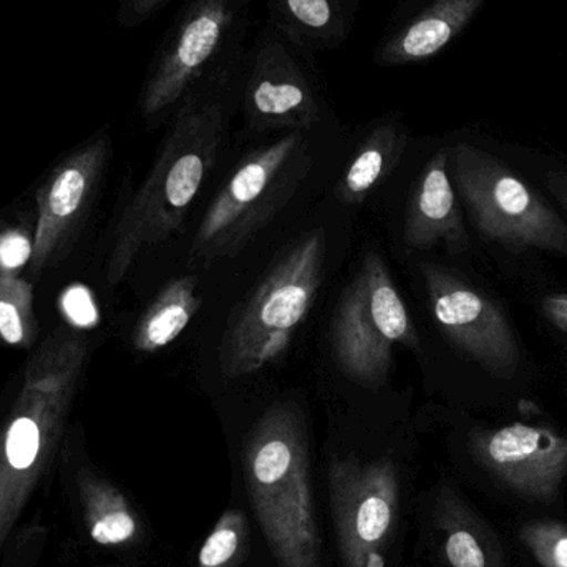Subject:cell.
I'll list each match as a JSON object with an SVG mask.
<instances>
[{"label":"cell","mask_w":567,"mask_h":567,"mask_svg":"<svg viewBox=\"0 0 567 567\" xmlns=\"http://www.w3.org/2000/svg\"><path fill=\"white\" fill-rule=\"evenodd\" d=\"M317 72L313 55L266 23L246 53L239 102L246 126L310 133L322 125L327 105Z\"/></svg>","instance_id":"ba28073f"},{"label":"cell","mask_w":567,"mask_h":567,"mask_svg":"<svg viewBox=\"0 0 567 567\" xmlns=\"http://www.w3.org/2000/svg\"><path fill=\"white\" fill-rule=\"evenodd\" d=\"M409 145V130L396 118L379 120L357 146L336 196L343 205L365 202L399 166Z\"/></svg>","instance_id":"2e32d148"},{"label":"cell","mask_w":567,"mask_h":567,"mask_svg":"<svg viewBox=\"0 0 567 567\" xmlns=\"http://www.w3.org/2000/svg\"><path fill=\"white\" fill-rule=\"evenodd\" d=\"M248 522L239 509L223 513L199 549L198 567H231L245 548Z\"/></svg>","instance_id":"ffe728a7"},{"label":"cell","mask_w":567,"mask_h":567,"mask_svg":"<svg viewBox=\"0 0 567 567\" xmlns=\"http://www.w3.org/2000/svg\"><path fill=\"white\" fill-rule=\"evenodd\" d=\"M312 168L307 132H287L251 150L236 166L188 252L192 266H212L241 255L286 208Z\"/></svg>","instance_id":"3957f363"},{"label":"cell","mask_w":567,"mask_h":567,"mask_svg":"<svg viewBox=\"0 0 567 567\" xmlns=\"http://www.w3.org/2000/svg\"><path fill=\"white\" fill-rule=\"evenodd\" d=\"M543 312L553 326L567 333V293H553L545 297Z\"/></svg>","instance_id":"484cf974"},{"label":"cell","mask_w":567,"mask_h":567,"mask_svg":"<svg viewBox=\"0 0 567 567\" xmlns=\"http://www.w3.org/2000/svg\"><path fill=\"white\" fill-rule=\"evenodd\" d=\"M449 169L473 225L512 252L545 249L567 255L561 216L505 163L470 143L449 148Z\"/></svg>","instance_id":"52a82bcc"},{"label":"cell","mask_w":567,"mask_h":567,"mask_svg":"<svg viewBox=\"0 0 567 567\" xmlns=\"http://www.w3.org/2000/svg\"><path fill=\"white\" fill-rule=\"evenodd\" d=\"M440 525L443 529V551L452 567H496L492 548L483 529L470 518L455 498L443 502Z\"/></svg>","instance_id":"ac0fdd59"},{"label":"cell","mask_w":567,"mask_h":567,"mask_svg":"<svg viewBox=\"0 0 567 567\" xmlns=\"http://www.w3.org/2000/svg\"><path fill=\"white\" fill-rule=\"evenodd\" d=\"M480 465L516 495L555 502L567 475V439L546 426L512 423L473 436Z\"/></svg>","instance_id":"8fae6325"},{"label":"cell","mask_w":567,"mask_h":567,"mask_svg":"<svg viewBox=\"0 0 567 567\" xmlns=\"http://www.w3.org/2000/svg\"><path fill=\"white\" fill-rule=\"evenodd\" d=\"M546 186L567 212V173L549 172L546 175Z\"/></svg>","instance_id":"4316f807"},{"label":"cell","mask_w":567,"mask_h":567,"mask_svg":"<svg viewBox=\"0 0 567 567\" xmlns=\"http://www.w3.org/2000/svg\"><path fill=\"white\" fill-rule=\"evenodd\" d=\"M268 23L310 55L333 52L352 35L362 0H265Z\"/></svg>","instance_id":"9a60e30c"},{"label":"cell","mask_w":567,"mask_h":567,"mask_svg":"<svg viewBox=\"0 0 567 567\" xmlns=\"http://www.w3.org/2000/svg\"><path fill=\"white\" fill-rule=\"evenodd\" d=\"M485 0H406L393 10L372 60L382 69L415 65L439 55L466 29Z\"/></svg>","instance_id":"4fadbf2b"},{"label":"cell","mask_w":567,"mask_h":567,"mask_svg":"<svg viewBox=\"0 0 567 567\" xmlns=\"http://www.w3.org/2000/svg\"><path fill=\"white\" fill-rule=\"evenodd\" d=\"M172 0H118L116 23L122 29H136L148 22Z\"/></svg>","instance_id":"603a6c76"},{"label":"cell","mask_w":567,"mask_h":567,"mask_svg":"<svg viewBox=\"0 0 567 567\" xmlns=\"http://www.w3.org/2000/svg\"><path fill=\"white\" fill-rule=\"evenodd\" d=\"M251 0H185L150 60L138 109L148 125L173 116L209 73L248 50Z\"/></svg>","instance_id":"5b68a950"},{"label":"cell","mask_w":567,"mask_h":567,"mask_svg":"<svg viewBox=\"0 0 567 567\" xmlns=\"http://www.w3.org/2000/svg\"><path fill=\"white\" fill-rule=\"evenodd\" d=\"M32 259V243L17 231L0 236V271L22 268Z\"/></svg>","instance_id":"d4e9b609"},{"label":"cell","mask_w":567,"mask_h":567,"mask_svg":"<svg viewBox=\"0 0 567 567\" xmlns=\"http://www.w3.org/2000/svg\"><path fill=\"white\" fill-rule=\"evenodd\" d=\"M135 533V518L128 512H120L99 519L93 526L92 535L100 545H118L132 539Z\"/></svg>","instance_id":"7402d4cb"},{"label":"cell","mask_w":567,"mask_h":567,"mask_svg":"<svg viewBox=\"0 0 567 567\" xmlns=\"http://www.w3.org/2000/svg\"><path fill=\"white\" fill-rule=\"evenodd\" d=\"M329 496L343 567H383L382 549L392 535L400 503L392 458L363 463L353 455L333 456Z\"/></svg>","instance_id":"9c48e42d"},{"label":"cell","mask_w":567,"mask_h":567,"mask_svg":"<svg viewBox=\"0 0 567 567\" xmlns=\"http://www.w3.org/2000/svg\"><path fill=\"white\" fill-rule=\"evenodd\" d=\"M326 233H307L252 290L219 347L225 379L255 375L287 352L326 278Z\"/></svg>","instance_id":"277c9868"},{"label":"cell","mask_w":567,"mask_h":567,"mask_svg":"<svg viewBox=\"0 0 567 567\" xmlns=\"http://www.w3.org/2000/svg\"><path fill=\"white\" fill-rule=\"evenodd\" d=\"M63 310L70 322L80 327L93 326L96 320L95 303L89 290L82 286H73L63 293Z\"/></svg>","instance_id":"cb8c5ba5"},{"label":"cell","mask_w":567,"mask_h":567,"mask_svg":"<svg viewBox=\"0 0 567 567\" xmlns=\"http://www.w3.org/2000/svg\"><path fill=\"white\" fill-rule=\"evenodd\" d=\"M252 512L279 567H320L306 420L275 403L249 433L243 456Z\"/></svg>","instance_id":"7a4b0ae2"},{"label":"cell","mask_w":567,"mask_h":567,"mask_svg":"<svg viewBox=\"0 0 567 567\" xmlns=\"http://www.w3.org/2000/svg\"><path fill=\"white\" fill-rule=\"evenodd\" d=\"M523 545L542 567H567V525L536 522L519 532Z\"/></svg>","instance_id":"44dd1931"},{"label":"cell","mask_w":567,"mask_h":567,"mask_svg":"<svg viewBox=\"0 0 567 567\" xmlns=\"http://www.w3.org/2000/svg\"><path fill=\"white\" fill-rule=\"evenodd\" d=\"M110 156V136L96 133L70 153L39 192V218L32 241L30 272L39 278L52 262L70 229L92 202Z\"/></svg>","instance_id":"7c38bea8"},{"label":"cell","mask_w":567,"mask_h":567,"mask_svg":"<svg viewBox=\"0 0 567 567\" xmlns=\"http://www.w3.org/2000/svg\"><path fill=\"white\" fill-rule=\"evenodd\" d=\"M202 307L196 276H183L163 287L133 330V347L155 353L175 342Z\"/></svg>","instance_id":"e0dca14e"},{"label":"cell","mask_w":567,"mask_h":567,"mask_svg":"<svg viewBox=\"0 0 567 567\" xmlns=\"http://www.w3.org/2000/svg\"><path fill=\"white\" fill-rule=\"evenodd\" d=\"M399 346L420 352L419 332L382 256L369 252L333 312L332 357L350 382L379 389Z\"/></svg>","instance_id":"8992f818"},{"label":"cell","mask_w":567,"mask_h":567,"mask_svg":"<svg viewBox=\"0 0 567 567\" xmlns=\"http://www.w3.org/2000/svg\"><path fill=\"white\" fill-rule=\"evenodd\" d=\"M433 317L446 339L496 379L518 372V340L498 306L475 286L442 266L423 262Z\"/></svg>","instance_id":"30bf717a"},{"label":"cell","mask_w":567,"mask_h":567,"mask_svg":"<svg viewBox=\"0 0 567 567\" xmlns=\"http://www.w3.org/2000/svg\"><path fill=\"white\" fill-rule=\"evenodd\" d=\"M246 52L203 79L172 116L155 165L116 226L106 282L116 286L145 248L182 229L199 189L218 163L233 112L241 102Z\"/></svg>","instance_id":"6da1fadb"},{"label":"cell","mask_w":567,"mask_h":567,"mask_svg":"<svg viewBox=\"0 0 567 567\" xmlns=\"http://www.w3.org/2000/svg\"><path fill=\"white\" fill-rule=\"evenodd\" d=\"M35 336L32 286L0 271V337L7 343L32 342Z\"/></svg>","instance_id":"d6986e66"},{"label":"cell","mask_w":567,"mask_h":567,"mask_svg":"<svg viewBox=\"0 0 567 567\" xmlns=\"http://www.w3.org/2000/svg\"><path fill=\"white\" fill-rule=\"evenodd\" d=\"M449 162V148L440 150L426 162L416 182L403 223L406 248L426 251L443 245L453 256L468 249V233L456 203Z\"/></svg>","instance_id":"5bb4252c"}]
</instances>
